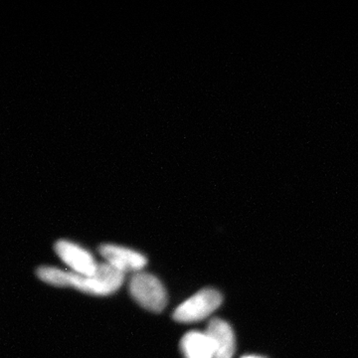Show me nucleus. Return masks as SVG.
Returning a JSON list of instances; mask_svg holds the SVG:
<instances>
[{"label":"nucleus","mask_w":358,"mask_h":358,"mask_svg":"<svg viewBox=\"0 0 358 358\" xmlns=\"http://www.w3.org/2000/svg\"><path fill=\"white\" fill-rule=\"evenodd\" d=\"M129 293L141 308L160 313L167 303V294L162 282L148 273L138 272L129 282Z\"/></svg>","instance_id":"obj_2"},{"label":"nucleus","mask_w":358,"mask_h":358,"mask_svg":"<svg viewBox=\"0 0 358 358\" xmlns=\"http://www.w3.org/2000/svg\"><path fill=\"white\" fill-rule=\"evenodd\" d=\"M101 255L109 264L122 273H138L147 265L148 260L143 254L134 250L114 244H103L99 248Z\"/></svg>","instance_id":"obj_5"},{"label":"nucleus","mask_w":358,"mask_h":358,"mask_svg":"<svg viewBox=\"0 0 358 358\" xmlns=\"http://www.w3.org/2000/svg\"><path fill=\"white\" fill-rule=\"evenodd\" d=\"M222 294L214 289H204L183 301L173 313V320L178 322H196L206 319L222 303Z\"/></svg>","instance_id":"obj_3"},{"label":"nucleus","mask_w":358,"mask_h":358,"mask_svg":"<svg viewBox=\"0 0 358 358\" xmlns=\"http://www.w3.org/2000/svg\"><path fill=\"white\" fill-rule=\"evenodd\" d=\"M41 281L55 287H69L94 296H108L121 288L124 274L107 263H99L98 270L92 275L66 272L53 267L37 270Z\"/></svg>","instance_id":"obj_1"},{"label":"nucleus","mask_w":358,"mask_h":358,"mask_svg":"<svg viewBox=\"0 0 358 358\" xmlns=\"http://www.w3.org/2000/svg\"><path fill=\"white\" fill-rule=\"evenodd\" d=\"M181 352L185 358H214L213 348L206 334L190 331L183 336Z\"/></svg>","instance_id":"obj_7"},{"label":"nucleus","mask_w":358,"mask_h":358,"mask_svg":"<svg viewBox=\"0 0 358 358\" xmlns=\"http://www.w3.org/2000/svg\"><path fill=\"white\" fill-rule=\"evenodd\" d=\"M242 358H263V357H255V355H248V357H242Z\"/></svg>","instance_id":"obj_8"},{"label":"nucleus","mask_w":358,"mask_h":358,"mask_svg":"<svg viewBox=\"0 0 358 358\" xmlns=\"http://www.w3.org/2000/svg\"><path fill=\"white\" fill-rule=\"evenodd\" d=\"M206 336L213 348L214 358H232L235 353V336L232 327L225 320L214 319L209 322Z\"/></svg>","instance_id":"obj_6"},{"label":"nucleus","mask_w":358,"mask_h":358,"mask_svg":"<svg viewBox=\"0 0 358 358\" xmlns=\"http://www.w3.org/2000/svg\"><path fill=\"white\" fill-rule=\"evenodd\" d=\"M55 251L59 258L73 270L72 272L92 275L98 270L99 263L96 262L93 255L73 242L60 240L55 244Z\"/></svg>","instance_id":"obj_4"}]
</instances>
